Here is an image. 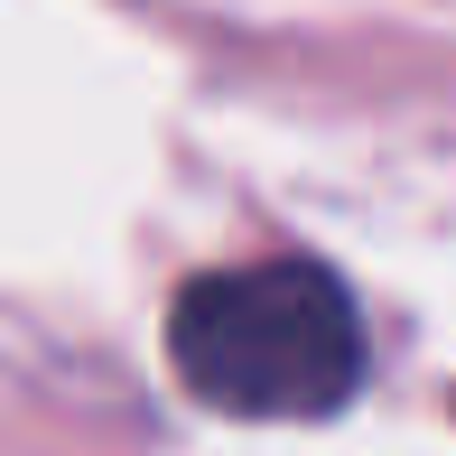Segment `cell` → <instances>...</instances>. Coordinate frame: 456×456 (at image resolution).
Wrapping results in <instances>:
<instances>
[{
    "label": "cell",
    "mask_w": 456,
    "mask_h": 456,
    "mask_svg": "<svg viewBox=\"0 0 456 456\" xmlns=\"http://www.w3.org/2000/svg\"><path fill=\"white\" fill-rule=\"evenodd\" d=\"M168 363L224 419H336L363 391V307L326 261L205 271L168 307Z\"/></svg>",
    "instance_id": "cell-1"
}]
</instances>
